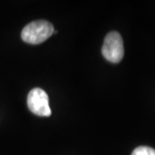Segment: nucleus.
Returning a JSON list of instances; mask_svg holds the SVG:
<instances>
[{
  "instance_id": "obj_1",
  "label": "nucleus",
  "mask_w": 155,
  "mask_h": 155,
  "mask_svg": "<svg viewBox=\"0 0 155 155\" xmlns=\"http://www.w3.org/2000/svg\"><path fill=\"white\" fill-rule=\"evenodd\" d=\"M54 29L52 23L45 20H39L27 24L22 29V41L29 44H40L49 38Z\"/></svg>"
},
{
  "instance_id": "obj_2",
  "label": "nucleus",
  "mask_w": 155,
  "mask_h": 155,
  "mask_svg": "<svg viewBox=\"0 0 155 155\" xmlns=\"http://www.w3.org/2000/svg\"><path fill=\"white\" fill-rule=\"evenodd\" d=\"M102 54L111 63H119L124 56V47L121 35L112 31L106 35L102 48Z\"/></svg>"
},
{
  "instance_id": "obj_3",
  "label": "nucleus",
  "mask_w": 155,
  "mask_h": 155,
  "mask_svg": "<svg viewBox=\"0 0 155 155\" xmlns=\"http://www.w3.org/2000/svg\"><path fill=\"white\" fill-rule=\"evenodd\" d=\"M27 104L29 110L39 116H49L51 109L49 98L42 89L34 88L28 95Z\"/></svg>"
},
{
  "instance_id": "obj_4",
  "label": "nucleus",
  "mask_w": 155,
  "mask_h": 155,
  "mask_svg": "<svg viewBox=\"0 0 155 155\" xmlns=\"http://www.w3.org/2000/svg\"><path fill=\"white\" fill-rule=\"evenodd\" d=\"M132 155H155V150L149 147H139L134 150Z\"/></svg>"
}]
</instances>
